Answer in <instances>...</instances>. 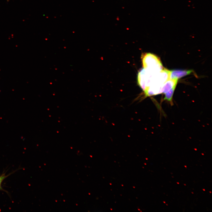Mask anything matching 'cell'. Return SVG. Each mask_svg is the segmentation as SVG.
Listing matches in <instances>:
<instances>
[{
    "instance_id": "3957f363",
    "label": "cell",
    "mask_w": 212,
    "mask_h": 212,
    "mask_svg": "<svg viewBox=\"0 0 212 212\" xmlns=\"http://www.w3.org/2000/svg\"><path fill=\"white\" fill-rule=\"evenodd\" d=\"M178 79H170L166 81L163 85L161 89V93H165L174 86H176Z\"/></svg>"
},
{
    "instance_id": "6da1fadb",
    "label": "cell",
    "mask_w": 212,
    "mask_h": 212,
    "mask_svg": "<svg viewBox=\"0 0 212 212\" xmlns=\"http://www.w3.org/2000/svg\"><path fill=\"white\" fill-rule=\"evenodd\" d=\"M143 68L152 72H159L163 69L160 59L156 55L151 53H146L142 56Z\"/></svg>"
},
{
    "instance_id": "5b68a950",
    "label": "cell",
    "mask_w": 212,
    "mask_h": 212,
    "mask_svg": "<svg viewBox=\"0 0 212 212\" xmlns=\"http://www.w3.org/2000/svg\"><path fill=\"white\" fill-rule=\"evenodd\" d=\"M6 176L4 174H3L0 176V190H2L1 187V184L3 180L7 176Z\"/></svg>"
},
{
    "instance_id": "7a4b0ae2",
    "label": "cell",
    "mask_w": 212,
    "mask_h": 212,
    "mask_svg": "<svg viewBox=\"0 0 212 212\" xmlns=\"http://www.w3.org/2000/svg\"><path fill=\"white\" fill-rule=\"evenodd\" d=\"M193 72L191 70H174L170 71V79H178L190 74Z\"/></svg>"
},
{
    "instance_id": "277c9868",
    "label": "cell",
    "mask_w": 212,
    "mask_h": 212,
    "mask_svg": "<svg viewBox=\"0 0 212 212\" xmlns=\"http://www.w3.org/2000/svg\"><path fill=\"white\" fill-rule=\"evenodd\" d=\"M176 86H174L169 91L165 93L163 100H166L169 102L171 105H173V97Z\"/></svg>"
}]
</instances>
